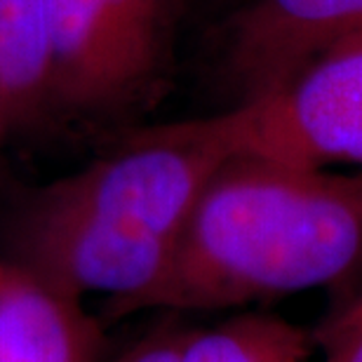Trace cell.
I'll use <instances>...</instances> for the list:
<instances>
[{"instance_id": "7a4b0ae2", "label": "cell", "mask_w": 362, "mask_h": 362, "mask_svg": "<svg viewBox=\"0 0 362 362\" xmlns=\"http://www.w3.org/2000/svg\"><path fill=\"white\" fill-rule=\"evenodd\" d=\"M228 156L195 118L127 134L28 195L12 219V264L69 299L99 294L118 306L158 280Z\"/></svg>"}, {"instance_id": "277c9868", "label": "cell", "mask_w": 362, "mask_h": 362, "mask_svg": "<svg viewBox=\"0 0 362 362\" xmlns=\"http://www.w3.org/2000/svg\"><path fill=\"white\" fill-rule=\"evenodd\" d=\"M195 120L226 153L362 170V35L327 49L280 92Z\"/></svg>"}, {"instance_id": "30bf717a", "label": "cell", "mask_w": 362, "mask_h": 362, "mask_svg": "<svg viewBox=\"0 0 362 362\" xmlns=\"http://www.w3.org/2000/svg\"><path fill=\"white\" fill-rule=\"evenodd\" d=\"M186 334L188 332L179 329L153 334L129 349L115 362H186Z\"/></svg>"}, {"instance_id": "5b68a950", "label": "cell", "mask_w": 362, "mask_h": 362, "mask_svg": "<svg viewBox=\"0 0 362 362\" xmlns=\"http://www.w3.org/2000/svg\"><path fill=\"white\" fill-rule=\"evenodd\" d=\"M358 35L362 0H245L223 28L221 76L235 104L255 101Z\"/></svg>"}, {"instance_id": "8992f818", "label": "cell", "mask_w": 362, "mask_h": 362, "mask_svg": "<svg viewBox=\"0 0 362 362\" xmlns=\"http://www.w3.org/2000/svg\"><path fill=\"white\" fill-rule=\"evenodd\" d=\"M81 303L10 262L0 275V362H94L99 327Z\"/></svg>"}, {"instance_id": "9c48e42d", "label": "cell", "mask_w": 362, "mask_h": 362, "mask_svg": "<svg viewBox=\"0 0 362 362\" xmlns=\"http://www.w3.org/2000/svg\"><path fill=\"white\" fill-rule=\"evenodd\" d=\"M322 362H362V289L317 334Z\"/></svg>"}, {"instance_id": "3957f363", "label": "cell", "mask_w": 362, "mask_h": 362, "mask_svg": "<svg viewBox=\"0 0 362 362\" xmlns=\"http://www.w3.org/2000/svg\"><path fill=\"white\" fill-rule=\"evenodd\" d=\"M52 115L120 125L170 88L186 0H49Z\"/></svg>"}, {"instance_id": "8fae6325", "label": "cell", "mask_w": 362, "mask_h": 362, "mask_svg": "<svg viewBox=\"0 0 362 362\" xmlns=\"http://www.w3.org/2000/svg\"><path fill=\"white\" fill-rule=\"evenodd\" d=\"M12 136L10 132V125H7V118H5V113H3V106H0V158H3V148H5V144L7 139Z\"/></svg>"}, {"instance_id": "ba28073f", "label": "cell", "mask_w": 362, "mask_h": 362, "mask_svg": "<svg viewBox=\"0 0 362 362\" xmlns=\"http://www.w3.org/2000/svg\"><path fill=\"white\" fill-rule=\"evenodd\" d=\"M317 337L269 313H247L186 334V362H308Z\"/></svg>"}, {"instance_id": "52a82bcc", "label": "cell", "mask_w": 362, "mask_h": 362, "mask_svg": "<svg viewBox=\"0 0 362 362\" xmlns=\"http://www.w3.org/2000/svg\"><path fill=\"white\" fill-rule=\"evenodd\" d=\"M49 0H0V106L10 132L52 118Z\"/></svg>"}, {"instance_id": "6da1fadb", "label": "cell", "mask_w": 362, "mask_h": 362, "mask_svg": "<svg viewBox=\"0 0 362 362\" xmlns=\"http://www.w3.org/2000/svg\"><path fill=\"white\" fill-rule=\"evenodd\" d=\"M362 275V170L230 153L207 179L158 280L108 317L221 310Z\"/></svg>"}, {"instance_id": "7c38bea8", "label": "cell", "mask_w": 362, "mask_h": 362, "mask_svg": "<svg viewBox=\"0 0 362 362\" xmlns=\"http://www.w3.org/2000/svg\"><path fill=\"white\" fill-rule=\"evenodd\" d=\"M7 266H10V262H5V259H3V257H0V275H3V273H5V269H7Z\"/></svg>"}]
</instances>
